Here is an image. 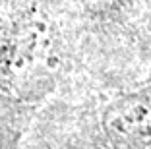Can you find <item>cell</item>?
Listing matches in <instances>:
<instances>
[{"mask_svg": "<svg viewBox=\"0 0 151 149\" xmlns=\"http://www.w3.org/2000/svg\"><path fill=\"white\" fill-rule=\"evenodd\" d=\"M62 70V41L56 23L39 8L12 22L0 45V93L35 103L54 89Z\"/></svg>", "mask_w": 151, "mask_h": 149, "instance_id": "1", "label": "cell"}, {"mask_svg": "<svg viewBox=\"0 0 151 149\" xmlns=\"http://www.w3.org/2000/svg\"><path fill=\"white\" fill-rule=\"evenodd\" d=\"M103 128L118 149L151 145V87L112 99L103 112Z\"/></svg>", "mask_w": 151, "mask_h": 149, "instance_id": "2", "label": "cell"}, {"mask_svg": "<svg viewBox=\"0 0 151 149\" xmlns=\"http://www.w3.org/2000/svg\"><path fill=\"white\" fill-rule=\"evenodd\" d=\"M124 0H83V4L91 12H111V10L118 8Z\"/></svg>", "mask_w": 151, "mask_h": 149, "instance_id": "3", "label": "cell"}]
</instances>
